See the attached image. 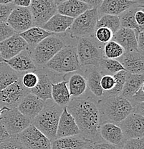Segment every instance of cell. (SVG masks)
<instances>
[{
  "label": "cell",
  "mask_w": 144,
  "mask_h": 149,
  "mask_svg": "<svg viewBox=\"0 0 144 149\" xmlns=\"http://www.w3.org/2000/svg\"><path fill=\"white\" fill-rule=\"evenodd\" d=\"M66 108L75 119L80 136L91 143L102 141L100 136V118L97 104L91 98L76 97L70 100Z\"/></svg>",
  "instance_id": "cell-1"
},
{
  "label": "cell",
  "mask_w": 144,
  "mask_h": 149,
  "mask_svg": "<svg viewBox=\"0 0 144 149\" xmlns=\"http://www.w3.org/2000/svg\"><path fill=\"white\" fill-rule=\"evenodd\" d=\"M100 125L105 123L118 124L134 112L131 102L121 96H105L97 103Z\"/></svg>",
  "instance_id": "cell-2"
},
{
  "label": "cell",
  "mask_w": 144,
  "mask_h": 149,
  "mask_svg": "<svg viewBox=\"0 0 144 149\" xmlns=\"http://www.w3.org/2000/svg\"><path fill=\"white\" fill-rule=\"evenodd\" d=\"M63 110V108L57 104L45 106L38 116L32 120V125L50 140L51 142L56 139L58 123Z\"/></svg>",
  "instance_id": "cell-3"
},
{
  "label": "cell",
  "mask_w": 144,
  "mask_h": 149,
  "mask_svg": "<svg viewBox=\"0 0 144 149\" xmlns=\"http://www.w3.org/2000/svg\"><path fill=\"white\" fill-rule=\"evenodd\" d=\"M45 65L50 70L60 74L78 70L80 65L76 48L71 45L65 46Z\"/></svg>",
  "instance_id": "cell-4"
},
{
  "label": "cell",
  "mask_w": 144,
  "mask_h": 149,
  "mask_svg": "<svg viewBox=\"0 0 144 149\" xmlns=\"http://www.w3.org/2000/svg\"><path fill=\"white\" fill-rule=\"evenodd\" d=\"M76 52L80 66L98 68L100 60L103 58V52L91 37L79 38Z\"/></svg>",
  "instance_id": "cell-5"
},
{
  "label": "cell",
  "mask_w": 144,
  "mask_h": 149,
  "mask_svg": "<svg viewBox=\"0 0 144 149\" xmlns=\"http://www.w3.org/2000/svg\"><path fill=\"white\" fill-rule=\"evenodd\" d=\"M64 47V40L58 35L52 34L42 40L35 47L32 57L35 64L46 65Z\"/></svg>",
  "instance_id": "cell-6"
},
{
  "label": "cell",
  "mask_w": 144,
  "mask_h": 149,
  "mask_svg": "<svg viewBox=\"0 0 144 149\" xmlns=\"http://www.w3.org/2000/svg\"><path fill=\"white\" fill-rule=\"evenodd\" d=\"M98 17L97 9H90L74 19L70 28L71 36L77 38L91 37L95 32Z\"/></svg>",
  "instance_id": "cell-7"
},
{
  "label": "cell",
  "mask_w": 144,
  "mask_h": 149,
  "mask_svg": "<svg viewBox=\"0 0 144 149\" xmlns=\"http://www.w3.org/2000/svg\"><path fill=\"white\" fill-rule=\"evenodd\" d=\"M0 121L12 137H16L32 124V120L22 114L17 108L4 109Z\"/></svg>",
  "instance_id": "cell-8"
},
{
  "label": "cell",
  "mask_w": 144,
  "mask_h": 149,
  "mask_svg": "<svg viewBox=\"0 0 144 149\" xmlns=\"http://www.w3.org/2000/svg\"><path fill=\"white\" fill-rule=\"evenodd\" d=\"M26 149H52V142L31 124L16 136Z\"/></svg>",
  "instance_id": "cell-9"
},
{
  "label": "cell",
  "mask_w": 144,
  "mask_h": 149,
  "mask_svg": "<svg viewBox=\"0 0 144 149\" xmlns=\"http://www.w3.org/2000/svg\"><path fill=\"white\" fill-rule=\"evenodd\" d=\"M29 11L33 25L42 27L57 12V5L53 0H31Z\"/></svg>",
  "instance_id": "cell-10"
},
{
  "label": "cell",
  "mask_w": 144,
  "mask_h": 149,
  "mask_svg": "<svg viewBox=\"0 0 144 149\" xmlns=\"http://www.w3.org/2000/svg\"><path fill=\"white\" fill-rule=\"evenodd\" d=\"M29 93L28 90L22 84L20 77L19 80L0 91V107L2 109L17 108L22 100Z\"/></svg>",
  "instance_id": "cell-11"
},
{
  "label": "cell",
  "mask_w": 144,
  "mask_h": 149,
  "mask_svg": "<svg viewBox=\"0 0 144 149\" xmlns=\"http://www.w3.org/2000/svg\"><path fill=\"white\" fill-rule=\"evenodd\" d=\"M121 129L126 140L142 139L144 136L143 115L132 112L126 118L117 124Z\"/></svg>",
  "instance_id": "cell-12"
},
{
  "label": "cell",
  "mask_w": 144,
  "mask_h": 149,
  "mask_svg": "<svg viewBox=\"0 0 144 149\" xmlns=\"http://www.w3.org/2000/svg\"><path fill=\"white\" fill-rule=\"evenodd\" d=\"M7 23L16 33L20 34L33 27V22L29 8L15 7L9 16Z\"/></svg>",
  "instance_id": "cell-13"
},
{
  "label": "cell",
  "mask_w": 144,
  "mask_h": 149,
  "mask_svg": "<svg viewBox=\"0 0 144 149\" xmlns=\"http://www.w3.org/2000/svg\"><path fill=\"white\" fill-rule=\"evenodd\" d=\"M27 49V42L19 34H15L0 42V54L4 60H10L22 51Z\"/></svg>",
  "instance_id": "cell-14"
},
{
  "label": "cell",
  "mask_w": 144,
  "mask_h": 149,
  "mask_svg": "<svg viewBox=\"0 0 144 149\" xmlns=\"http://www.w3.org/2000/svg\"><path fill=\"white\" fill-rule=\"evenodd\" d=\"M136 5H141L137 1H130V0H103L101 4L97 9L99 15H109L118 16L124 12L127 9L131 8Z\"/></svg>",
  "instance_id": "cell-15"
},
{
  "label": "cell",
  "mask_w": 144,
  "mask_h": 149,
  "mask_svg": "<svg viewBox=\"0 0 144 149\" xmlns=\"http://www.w3.org/2000/svg\"><path fill=\"white\" fill-rule=\"evenodd\" d=\"M45 106V102L32 93L27 94L19 102L17 109L28 118H35Z\"/></svg>",
  "instance_id": "cell-16"
},
{
  "label": "cell",
  "mask_w": 144,
  "mask_h": 149,
  "mask_svg": "<svg viewBox=\"0 0 144 149\" xmlns=\"http://www.w3.org/2000/svg\"><path fill=\"white\" fill-rule=\"evenodd\" d=\"M4 62L18 73L34 72L36 70V65L28 49L22 51L15 57Z\"/></svg>",
  "instance_id": "cell-17"
},
{
  "label": "cell",
  "mask_w": 144,
  "mask_h": 149,
  "mask_svg": "<svg viewBox=\"0 0 144 149\" xmlns=\"http://www.w3.org/2000/svg\"><path fill=\"white\" fill-rule=\"evenodd\" d=\"M77 135H80V130L75 123V119L68 112L66 107H65L63 108L59 120L56 139L77 136Z\"/></svg>",
  "instance_id": "cell-18"
},
{
  "label": "cell",
  "mask_w": 144,
  "mask_h": 149,
  "mask_svg": "<svg viewBox=\"0 0 144 149\" xmlns=\"http://www.w3.org/2000/svg\"><path fill=\"white\" fill-rule=\"evenodd\" d=\"M120 63L123 65L125 71L130 74H143V55L138 51L124 52L120 57Z\"/></svg>",
  "instance_id": "cell-19"
},
{
  "label": "cell",
  "mask_w": 144,
  "mask_h": 149,
  "mask_svg": "<svg viewBox=\"0 0 144 149\" xmlns=\"http://www.w3.org/2000/svg\"><path fill=\"white\" fill-rule=\"evenodd\" d=\"M99 132L101 139L109 143L122 147L125 141L123 132L117 124L112 123L101 124Z\"/></svg>",
  "instance_id": "cell-20"
},
{
  "label": "cell",
  "mask_w": 144,
  "mask_h": 149,
  "mask_svg": "<svg viewBox=\"0 0 144 149\" xmlns=\"http://www.w3.org/2000/svg\"><path fill=\"white\" fill-rule=\"evenodd\" d=\"M112 40L120 45L125 52L138 51L137 39L134 29L120 27L113 34Z\"/></svg>",
  "instance_id": "cell-21"
},
{
  "label": "cell",
  "mask_w": 144,
  "mask_h": 149,
  "mask_svg": "<svg viewBox=\"0 0 144 149\" xmlns=\"http://www.w3.org/2000/svg\"><path fill=\"white\" fill-rule=\"evenodd\" d=\"M92 146L93 143L80 135L56 139L52 142V149H85Z\"/></svg>",
  "instance_id": "cell-22"
},
{
  "label": "cell",
  "mask_w": 144,
  "mask_h": 149,
  "mask_svg": "<svg viewBox=\"0 0 144 149\" xmlns=\"http://www.w3.org/2000/svg\"><path fill=\"white\" fill-rule=\"evenodd\" d=\"M90 7L79 0H67L57 6V12L58 14L64 16L75 19Z\"/></svg>",
  "instance_id": "cell-23"
},
{
  "label": "cell",
  "mask_w": 144,
  "mask_h": 149,
  "mask_svg": "<svg viewBox=\"0 0 144 149\" xmlns=\"http://www.w3.org/2000/svg\"><path fill=\"white\" fill-rule=\"evenodd\" d=\"M74 19L60 14H55L42 26L45 30L51 33H63L70 28Z\"/></svg>",
  "instance_id": "cell-24"
},
{
  "label": "cell",
  "mask_w": 144,
  "mask_h": 149,
  "mask_svg": "<svg viewBox=\"0 0 144 149\" xmlns=\"http://www.w3.org/2000/svg\"><path fill=\"white\" fill-rule=\"evenodd\" d=\"M143 74L128 73L125 77V83L120 96L129 100L143 85Z\"/></svg>",
  "instance_id": "cell-25"
},
{
  "label": "cell",
  "mask_w": 144,
  "mask_h": 149,
  "mask_svg": "<svg viewBox=\"0 0 144 149\" xmlns=\"http://www.w3.org/2000/svg\"><path fill=\"white\" fill-rule=\"evenodd\" d=\"M38 75V83L36 86L29 93L35 95L43 101H47L52 99V82L46 74L40 73Z\"/></svg>",
  "instance_id": "cell-26"
},
{
  "label": "cell",
  "mask_w": 144,
  "mask_h": 149,
  "mask_svg": "<svg viewBox=\"0 0 144 149\" xmlns=\"http://www.w3.org/2000/svg\"><path fill=\"white\" fill-rule=\"evenodd\" d=\"M52 34L53 33L47 32V31L43 29L42 28L33 26L19 35L27 42V46H28L27 49H29V47L31 49H34L35 47L38 45L42 40H43L49 35H52Z\"/></svg>",
  "instance_id": "cell-27"
},
{
  "label": "cell",
  "mask_w": 144,
  "mask_h": 149,
  "mask_svg": "<svg viewBox=\"0 0 144 149\" xmlns=\"http://www.w3.org/2000/svg\"><path fill=\"white\" fill-rule=\"evenodd\" d=\"M70 98L67 82L63 80L58 83H52V99L55 104L65 108L70 101Z\"/></svg>",
  "instance_id": "cell-28"
},
{
  "label": "cell",
  "mask_w": 144,
  "mask_h": 149,
  "mask_svg": "<svg viewBox=\"0 0 144 149\" xmlns=\"http://www.w3.org/2000/svg\"><path fill=\"white\" fill-rule=\"evenodd\" d=\"M68 89L70 96L75 98L83 95L87 89L86 79L80 74H74L70 77L68 81Z\"/></svg>",
  "instance_id": "cell-29"
},
{
  "label": "cell",
  "mask_w": 144,
  "mask_h": 149,
  "mask_svg": "<svg viewBox=\"0 0 144 149\" xmlns=\"http://www.w3.org/2000/svg\"><path fill=\"white\" fill-rule=\"evenodd\" d=\"M20 74L4 62L0 64V91L5 89L20 78Z\"/></svg>",
  "instance_id": "cell-30"
},
{
  "label": "cell",
  "mask_w": 144,
  "mask_h": 149,
  "mask_svg": "<svg viewBox=\"0 0 144 149\" xmlns=\"http://www.w3.org/2000/svg\"><path fill=\"white\" fill-rule=\"evenodd\" d=\"M140 8H143V7L141 5L134 6L131 8L127 9L124 12L118 15L119 19H120V27L136 29H138L140 27H142V26L138 25L136 19H135V14H136V11Z\"/></svg>",
  "instance_id": "cell-31"
},
{
  "label": "cell",
  "mask_w": 144,
  "mask_h": 149,
  "mask_svg": "<svg viewBox=\"0 0 144 149\" xmlns=\"http://www.w3.org/2000/svg\"><path fill=\"white\" fill-rule=\"evenodd\" d=\"M102 72L98 70H93L88 76L87 85L89 88L90 92L94 94L96 97H102L104 91L100 85V80L102 78Z\"/></svg>",
  "instance_id": "cell-32"
},
{
  "label": "cell",
  "mask_w": 144,
  "mask_h": 149,
  "mask_svg": "<svg viewBox=\"0 0 144 149\" xmlns=\"http://www.w3.org/2000/svg\"><path fill=\"white\" fill-rule=\"evenodd\" d=\"M100 27L107 28L111 29L113 34L115 33L120 28V19L118 16L103 15L101 17L98 19L96 24V29Z\"/></svg>",
  "instance_id": "cell-33"
},
{
  "label": "cell",
  "mask_w": 144,
  "mask_h": 149,
  "mask_svg": "<svg viewBox=\"0 0 144 149\" xmlns=\"http://www.w3.org/2000/svg\"><path fill=\"white\" fill-rule=\"evenodd\" d=\"M124 49L120 45L111 40L106 44L103 48V54L106 59L116 60L118 58H120L124 54Z\"/></svg>",
  "instance_id": "cell-34"
},
{
  "label": "cell",
  "mask_w": 144,
  "mask_h": 149,
  "mask_svg": "<svg viewBox=\"0 0 144 149\" xmlns=\"http://www.w3.org/2000/svg\"><path fill=\"white\" fill-rule=\"evenodd\" d=\"M128 72L125 70L120 71L115 74H113L114 80H115V85L111 91L103 93L105 96H118L120 95L123 85H124L125 77H126Z\"/></svg>",
  "instance_id": "cell-35"
},
{
  "label": "cell",
  "mask_w": 144,
  "mask_h": 149,
  "mask_svg": "<svg viewBox=\"0 0 144 149\" xmlns=\"http://www.w3.org/2000/svg\"><path fill=\"white\" fill-rule=\"evenodd\" d=\"M98 68H100L108 73L113 74H115L120 71L125 70L119 60H113V59L103 58L100 60Z\"/></svg>",
  "instance_id": "cell-36"
},
{
  "label": "cell",
  "mask_w": 144,
  "mask_h": 149,
  "mask_svg": "<svg viewBox=\"0 0 144 149\" xmlns=\"http://www.w3.org/2000/svg\"><path fill=\"white\" fill-rule=\"evenodd\" d=\"M38 75L36 72H25L21 77V82L23 86L28 91L35 88L38 83Z\"/></svg>",
  "instance_id": "cell-37"
},
{
  "label": "cell",
  "mask_w": 144,
  "mask_h": 149,
  "mask_svg": "<svg viewBox=\"0 0 144 149\" xmlns=\"http://www.w3.org/2000/svg\"><path fill=\"white\" fill-rule=\"evenodd\" d=\"M95 36L98 42L101 43H106L111 41L113 33L109 29L105 27H100L95 29Z\"/></svg>",
  "instance_id": "cell-38"
},
{
  "label": "cell",
  "mask_w": 144,
  "mask_h": 149,
  "mask_svg": "<svg viewBox=\"0 0 144 149\" xmlns=\"http://www.w3.org/2000/svg\"><path fill=\"white\" fill-rule=\"evenodd\" d=\"M0 149H26L17 137H10L0 143Z\"/></svg>",
  "instance_id": "cell-39"
},
{
  "label": "cell",
  "mask_w": 144,
  "mask_h": 149,
  "mask_svg": "<svg viewBox=\"0 0 144 149\" xmlns=\"http://www.w3.org/2000/svg\"><path fill=\"white\" fill-rule=\"evenodd\" d=\"M15 34L17 33L7 22H0V42Z\"/></svg>",
  "instance_id": "cell-40"
},
{
  "label": "cell",
  "mask_w": 144,
  "mask_h": 149,
  "mask_svg": "<svg viewBox=\"0 0 144 149\" xmlns=\"http://www.w3.org/2000/svg\"><path fill=\"white\" fill-rule=\"evenodd\" d=\"M121 149H144L143 138L126 140Z\"/></svg>",
  "instance_id": "cell-41"
},
{
  "label": "cell",
  "mask_w": 144,
  "mask_h": 149,
  "mask_svg": "<svg viewBox=\"0 0 144 149\" xmlns=\"http://www.w3.org/2000/svg\"><path fill=\"white\" fill-rule=\"evenodd\" d=\"M100 85L104 92H108L113 88L115 85V80L111 74H104L102 76Z\"/></svg>",
  "instance_id": "cell-42"
},
{
  "label": "cell",
  "mask_w": 144,
  "mask_h": 149,
  "mask_svg": "<svg viewBox=\"0 0 144 149\" xmlns=\"http://www.w3.org/2000/svg\"><path fill=\"white\" fill-rule=\"evenodd\" d=\"M15 6L12 3L9 4H0V22H7L9 16Z\"/></svg>",
  "instance_id": "cell-43"
},
{
  "label": "cell",
  "mask_w": 144,
  "mask_h": 149,
  "mask_svg": "<svg viewBox=\"0 0 144 149\" xmlns=\"http://www.w3.org/2000/svg\"><path fill=\"white\" fill-rule=\"evenodd\" d=\"M143 85L138 90L137 93L129 100L131 103L132 104L133 107L135 108L136 106L143 104L144 101V95H143Z\"/></svg>",
  "instance_id": "cell-44"
},
{
  "label": "cell",
  "mask_w": 144,
  "mask_h": 149,
  "mask_svg": "<svg viewBox=\"0 0 144 149\" xmlns=\"http://www.w3.org/2000/svg\"><path fill=\"white\" fill-rule=\"evenodd\" d=\"M122 147L118 146L107 142H100L93 144L91 149H121Z\"/></svg>",
  "instance_id": "cell-45"
},
{
  "label": "cell",
  "mask_w": 144,
  "mask_h": 149,
  "mask_svg": "<svg viewBox=\"0 0 144 149\" xmlns=\"http://www.w3.org/2000/svg\"><path fill=\"white\" fill-rule=\"evenodd\" d=\"M136 39H137V47L138 51L141 54L143 55L144 51V33L143 32H139L138 35H136Z\"/></svg>",
  "instance_id": "cell-46"
},
{
  "label": "cell",
  "mask_w": 144,
  "mask_h": 149,
  "mask_svg": "<svg viewBox=\"0 0 144 149\" xmlns=\"http://www.w3.org/2000/svg\"><path fill=\"white\" fill-rule=\"evenodd\" d=\"M135 19L138 26L144 25V12L143 8H140L136 11L135 14Z\"/></svg>",
  "instance_id": "cell-47"
},
{
  "label": "cell",
  "mask_w": 144,
  "mask_h": 149,
  "mask_svg": "<svg viewBox=\"0 0 144 149\" xmlns=\"http://www.w3.org/2000/svg\"><path fill=\"white\" fill-rule=\"evenodd\" d=\"M10 137H12V136H10V135L7 133L6 128H4L3 124L0 121V143L10 139Z\"/></svg>",
  "instance_id": "cell-48"
},
{
  "label": "cell",
  "mask_w": 144,
  "mask_h": 149,
  "mask_svg": "<svg viewBox=\"0 0 144 149\" xmlns=\"http://www.w3.org/2000/svg\"><path fill=\"white\" fill-rule=\"evenodd\" d=\"M88 4L90 9H98L103 0H79Z\"/></svg>",
  "instance_id": "cell-49"
},
{
  "label": "cell",
  "mask_w": 144,
  "mask_h": 149,
  "mask_svg": "<svg viewBox=\"0 0 144 149\" xmlns=\"http://www.w3.org/2000/svg\"><path fill=\"white\" fill-rule=\"evenodd\" d=\"M12 4L15 7L29 8L31 4V0H13Z\"/></svg>",
  "instance_id": "cell-50"
},
{
  "label": "cell",
  "mask_w": 144,
  "mask_h": 149,
  "mask_svg": "<svg viewBox=\"0 0 144 149\" xmlns=\"http://www.w3.org/2000/svg\"><path fill=\"white\" fill-rule=\"evenodd\" d=\"M13 2V0H0V4H9Z\"/></svg>",
  "instance_id": "cell-51"
},
{
  "label": "cell",
  "mask_w": 144,
  "mask_h": 149,
  "mask_svg": "<svg viewBox=\"0 0 144 149\" xmlns=\"http://www.w3.org/2000/svg\"><path fill=\"white\" fill-rule=\"evenodd\" d=\"M54 2L55 3V4H56L57 6H58L59 4H62L63 2H64V1H67V0H53Z\"/></svg>",
  "instance_id": "cell-52"
},
{
  "label": "cell",
  "mask_w": 144,
  "mask_h": 149,
  "mask_svg": "<svg viewBox=\"0 0 144 149\" xmlns=\"http://www.w3.org/2000/svg\"><path fill=\"white\" fill-rule=\"evenodd\" d=\"M4 62V59L2 58V57H1V54H0V64H1V63H3Z\"/></svg>",
  "instance_id": "cell-53"
},
{
  "label": "cell",
  "mask_w": 144,
  "mask_h": 149,
  "mask_svg": "<svg viewBox=\"0 0 144 149\" xmlns=\"http://www.w3.org/2000/svg\"><path fill=\"white\" fill-rule=\"evenodd\" d=\"M3 111H4V109H2V108H1V107H0V116H1V113H2Z\"/></svg>",
  "instance_id": "cell-54"
},
{
  "label": "cell",
  "mask_w": 144,
  "mask_h": 149,
  "mask_svg": "<svg viewBox=\"0 0 144 149\" xmlns=\"http://www.w3.org/2000/svg\"><path fill=\"white\" fill-rule=\"evenodd\" d=\"M85 149H91V148H85Z\"/></svg>",
  "instance_id": "cell-55"
},
{
  "label": "cell",
  "mask_w": 144,
  "mask_h": 149,
  "mask_svg": "<svg viewBox=\"0 0 144 149\" xmlns=\"http://www.w3.org/2000/svg\"><path fill=\"white\" fill-rule=\"evenodd\" d=\"M130 1H136V0H130Z\"/></svg>",
  "instance_id": "cell-56"
}]
</instances>
